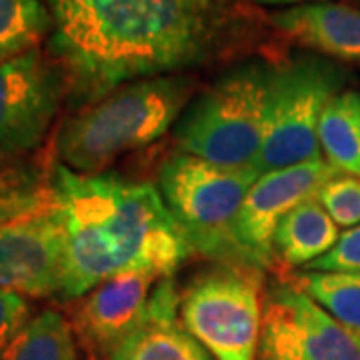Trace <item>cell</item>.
<instances>
[{
  "label": "cell",
  "mask_w": 360,
  "mask_h": 360,
  "mask_svg": "<svg viewBox=\"0 0 360 360\" xmlns=\"http://www.w3.org/2000/svg\"><path fill=\"white\" fill-rule=\"evenodd\" d=\"M310 272H360V224L342 232L324 257L304 266Z\"/></svg>",
  "instance_id": "21"
},
{
  "label": "cell",
  "mask_w": 360,
  "mask_h": 360,
  "mask_svg": "<svg viewBox=\"0 0 360 360\" xmlns=\"http://www.w3.org/2000/svg\"><path fill=\"white\" fill-rule=\"evenodd\" d=\"M52 30V14L40 0H0V63L37 51Z\"/></svg>",
  "instance_id": "19"
},
{
  "label": "cell",
  "mask_w": 360,
  "mask_h": 360,
  "mask_svg": "<svg viewBox=\"0 0 360 360\" xmlns=\"http://www.w3.org/2000/svg\"><path fill=\"white\" fill-rule=\"evenodd\" d=\"M340 170L326 160L278 168L260 174L240 206L234 234L250 264L272 269V240L281 220L300 202L314 198L321 186Z\"/></svg>",
  "instance_id": "11"
},
{
  "label": "cell",
  "mask_w": 360,
  "mask_h": 360,
  "mask_svg": "<svg viewBox=\"0 0 360 360\" xmlns=\"http://www.w3.org/2000/svg\"><path fill=\"white\" fill-rule=\"evenodd\" d=\"M162 278L167 276L148 270L124 272L77 298L70 324L92 356L106 359L118 342L141 326Z\"/></svg>",
  "instance_id": "12"
},
{
  "label": "cell",
  "mask_w": 360,
  "mask_h": 360,
  "mask_svg": "<svg viewBox=\"0 0 360 360\" xmlns=\"http://www.w3.org/2000/svg\"><path fill=\"white\" fill-rule=\"evenodd\" d=\"M345 70L316 54L274 63L270 78L260 174L322 160L319 127L324 108L342 92Z\"/></svg>",
  "instance_id": "7"
},
{
  "label": "cell",
  "mask_w": 360,
  "mask_h": 360,
  "mask_svg": "<svg viewBox=\"0 0 360 360\" xmlns=\"http://www.w3.org/2000/svg\"><path fill=\"white\" fill-rule=\"evenodd\" d=\"M258 360H360V336L288 283L264 298Z\"/></svg>",
  "instance_id": "10"
},
{
  "label": "cell",
  "mask_w": 360,
  "mask_h": 360,
  "mask_svg": "<svg viewBox=\"0 0 360 360\" xmlns=\"http://www.w3.org/2000/svg\"><path fill=\"white\" fill-rule=\"evenodd\" d=\"M193 78L182 75L141 78L118 86L66 118L54 150L66 168L104 172L120 156L165 136L191 103Z\"/></svg>",
  "instance_id": "3"
},
{
  "label": "cell",
  "mask_w": 360,
  "mask_h": 360,
  "mask_svg": "<svg viewBox=\"0 0 360 360\" xmlns=\"http://www.w3.org/2000/svg\"><path fill=\"white\" fill-rule=\"evenodd\" d=\"M180 295L172 278H162L150 298L146 319L106 360H214L179 322Z\"/></svg>",
  "instance_id": "13"
},
{
  "label": "cell",
  "mask_w": 360,
  "mask_h": 360,
  "mask_svg": "<svg viewBox=\"0 0 360 360\" xmlns=\"http://www.w3.org/2000/svg\"><path fill=\"white\" fill-rule=\"evenodd\" d=\"M257 4L262 6H284V4H298V2H312V0H255Z\"/></svg>",
  "instance_id": "23"
},
{
  "label": "cell",
  "mask_w": 360,
  "mask_h": 360,
  "mask_svg": "<svg viewBox=\"0 0 360 360\" xmlns=\"http://www.w3.org/2000/svg\"><path fill=\"white\" fill-rule=\"evenodd\" d=\"M0 360H80L77 333L63 312L42 310L2 348Z\"/></svg>",
  "instance_id": "17"
},
{
  "label": "cell",
  "mask_w": 360,
  "mask_h": 360,
  "mask_svg": "<svg viewBox=\"0 0 360 360\" xmlns=\"http://www.w3.org/2000/svg\"><path fill=\"white\" fill-rule=\"evenodd\" d=\"M52 172L0 170V288L65 296L66 236Z\"/></svg>",
  "instance_id": "4"
},
{
  "label": "cell",
  "mask_w": 360,
  "mask_h": 360,
  "mask_svg": "<svg viewBox=\"0 0 360 360\" xmlns=\"http://www.w3.org/2000/svg\"><path fill=\"white\" fill-rule=\"evenodd\" d=\"M288 283L360 336V272H298Z\"/></svg>",
  "instance_id": "18"
},
{
  "label": "cell",
  "mask_w": 360,
  "mask_h": 360,
  "mask_svg": "<svg viewBox=\"0 0 360 360\" xmlns=\"http://www.w3.org/2000/svg\"><path fill=\"white\" fill-rule=\"evenodd\" d=\"M66 94L65 70L40 49L0 63V160L37 150Z\"/></svg>",
  "instance_id": "9"
},
{
  "label": "cell",
  "mask_w": 360,
  "mask_h": 360,
  "mask_svg": "<svg viewBox=\"0 0 360 360\" xmlns=\"http://www.w3.org/2000/svg\"><path fill=\"white\" fill-rule=\"evenodd\" d=\"M336 226L354 229L360 224V176L338 172L326 180L314 196Z\"/></svg>",
  "instance_id": "20"
},
{
  "label": "cell",
  "mask_w": 360,
  "mask_h": 360,
  "mask_svg": "<svg viewBox=\"0 0 360 360\" xmlns=\"http://www.w3.org/2000/svg\"><path fill=\"white\" fill-rule=\"evenodd\" d=\"M283 37L335 60H360V11L348 4H298L270 16Z\"/></svg>",
  "instance_id": "14"
},
{
  "label": "cell",
  "mask_w": 360,
  "mask_h": 360,
  "mask_svg": "<svg viewBox=\"0 0 360 360\" xmlns=\"http://www.w3.org/2000/svg\"><path fill=\"white\" fill-rule=\"evenodd\" d=\"M30 321V304L25 295L0 288V350Z\"/></svg>",
  "instance_id": "22"
},
{
  "label": "cell",
  "mask_w": 360,
  "mask_h": 360,
  "mask_svg": "<svg viewBox=\"0 0 360 360\" xmlns=\"http://www.w3.org/2000/svg\"><path fill=\"white\" fill-rule=\"evenodd\" d=\"M274 63L246 60L191 98L174 124L179 153L220 167L257 168Z\"/></svg>",
  "instance_id": "5"
},
{
  "label": "cell",
  "mask_w": 360,
  "mask_h": 360,
  "mask_svg": "<svg viewBox=\"0 0 360 360\" xmlns=\"http://www.w3.org/2000/svg\"><path fill=\"white\" fill-rule=\"evenodd\" d=\"M51 179L65 224V298L77 300L124 272L172 276L194 255L155 184L82 174L60 162Z\"/></svg>",
  "instance_id": "2"
},
{
  "label": "cell",
  "mask_w": 360,
  "mask_h": 360,
  "mask_svg": "<svg viewBox=\"0 0 360 360\" xmlns=\"http://www.w3.org/2000/svg\"><path fill=\"white\" fill-rule=\"evenodd\" d=\"M338 226L316 198L295 206L278 224L272 240V257L284 270L307 266L324 257L338 240Z\"/></svg>",
  "instance_id": "15"
},
{
  "label": "cell",
  "mask_w": 360,
  "mask_h": 360,
  "mask_svg": "<svg viewBox=\"0 0 360 360\" xmlns=\"http://www.w3.org/2000/svg\"><path fill=\"white\" fill-rule=\"evenodd\" d=\"M90 360H98V359H96V356H92V354H90Z\"/></svg>",
  "instance_id": "24"
},
{
  "label": "cell",
  "mask_w": 360,
  "mask_h": 360,
  "mask_svg": "<svg viewBox=\"0 0 360 360\" xmlns=\"http://www.w3.org/2000/svg\"><path fill=\"white\" fill-rule=\"evenodd\" d=\"M51 56L89 106L141 78L231 58L252 37L245 0H51Z\"/></svg>",
  "instance_id": "1"
},
{
  "label": "cell",
  "mask_w": 360,
  "mask_h": 360,
  "mask_svg": "<svg viewBox=\"0 0 360 360\" xmlns=\"http://www.w3.org/2000/svg\"><path fill=\"white\" fill-rule=\"evenodd\" d=\"M262 269L220 262L180 295V322L214 360H257L262 333Z\"/></svg>",
  "instance_id": "8"
},
{
  "label": "cell",
  "mask_w": 360,
  "mask_h": 360,
  "mask_svg": "<svg viewBox=\"0 0 360 360\" xmlns=\"http://www.w3.org/2000/svg\"><path fill=\"white\" fill-rule=\"evenodd\" d=\"M319 144L336 170L360 176V92L342 90L324 108Z\"/></svg>",
  "instance_id": "16"
},
{
  "label": "cell",
  "mask_w": 360,
  "mask_h": 360,
  "mask_svg": "<svg viewBox=\"0 0 360 360\" xmlns=\"http://www.w3.org/2000/svg\"><path fill=\"white\" fill-rule=\"evenodd\" d=\"M258 176L255 167H220L176 150L162 160L156 182L194 252L219 262L250 264L236 243L234 226Z\"/></svg>",
  "instance_id": "6"
}]
</instances>
